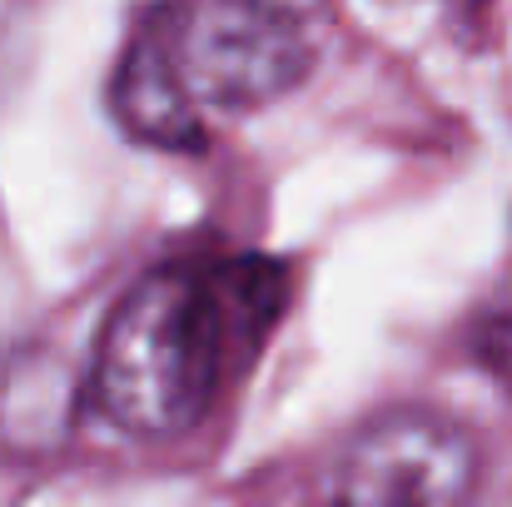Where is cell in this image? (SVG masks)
<instances>
[{
    "label": "cell",
    "instance_id": "obj_1",
    "mask_svg": "<svg viewBox=\"0 0 512 507\" xmlns=\"http://www.w3.org/2000/svg\"><path fill=\"white\" fill-rule=\"evenodd\" d=\"M289 304L264 254H189L150 269L100 329L90 403L125 433L179 438L244 378Z\"/></svg>",
    "mask_w": 512,
    "mask_h": 507
},
{
    "label": "cell",
    "instance_id": "obj_2",
    "mask_svg": "<svg viewBox=\"0 0 512 507\" xmlns=\"http://www.w3.org/2000/svg\"><path fill=\"white\" fill-rule=\"evenodd\" d=\"M329 0H160L140 30L165 50L189 105L259 110L314 70Z\"/></svg>",
    "mask_w": 512,
    "mask_h": 507
},
{
    "label": "cell",
    "instance_id": "obj_3",
    "mask_svg": "<svg viewBox=\"0 0 512 507\" xmlns=\"http://www.w3.org/2000/svg\"><path fill=\"white\" fill-rule=\"evenodd\" d=\"M473 493V438L438 413L398 408L348 443L329 507H473Z\"/></svg>",
    "mask_w": 512,
    "mask_h": 507
},
{
    "label": "cell",
    "instance_id": "obj_4",
    "mask_svg": "<svg viewBox=\"0 0 512 507\" xmlns=\"http://www.w3.org/2000/svg\"><path fill=\"white\" fill-rule=\"evenodd\" d=\"M115 115L120 125L160 150H199L204 145V115L179 90L174 70L165 65V50L150 30H135L120 70H115Z\"/></svg>",
    "mask_w": 512,
    "mask_h": 507
},
{
    "label": "cell",
    "instance_id": "obj_5",
    "mask_svg": "<svg viewBox=\"0 0 512 507\" xmlns=\"http://www.w3.org/2000/svg\"><path fill=\"white\" fill-rule=\"evenodd\" d=\"M90 398V383L65 368L50 348H25L0 373V438L30 453H50L65 443L75 408Z\"/></svg>",
    "mask_w": 512,
    "mask_h": 507
},
{
    "label": "cell",
    "instance_id": "obj_6",
    "mask_svg": "<svg viewBox=\"0 0 512 507\" xmlns=\"http://www.w3.org/2000/svg\"><path fill=\"white\" fill-rule=\"evenodd\" d=\"M468 353H473V363H478L498 388L512 393V309L483 314V319L473 324V334H468Z\"/></svg>",
    "mask_w": 512,
    "mask_h": 507
}]
</instances>
